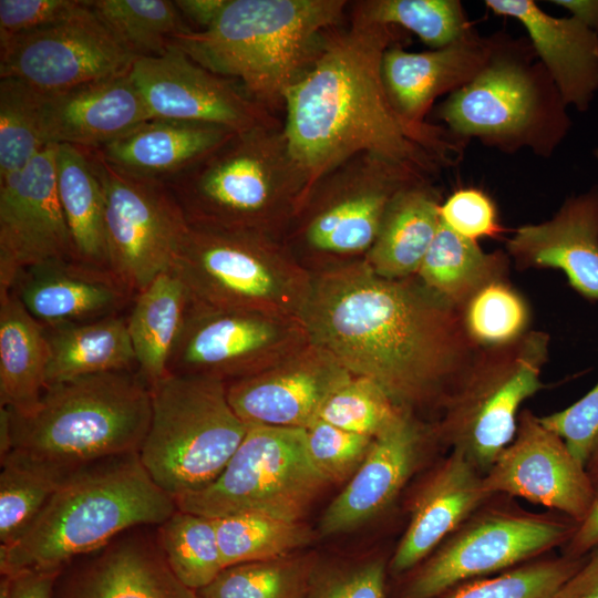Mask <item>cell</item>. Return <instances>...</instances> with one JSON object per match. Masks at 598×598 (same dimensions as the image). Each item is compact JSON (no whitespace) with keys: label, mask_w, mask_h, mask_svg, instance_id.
Masks as SVG:
<instances>
[{"label":"cell","mask_w":598,"mask_h":598,"mask_svg":"<svg viewBox=\"0 0 598 598\" xmlns=\"http://www.w3.org/2000/svg\"><path fill=\"white\" fill-rule=\"evenodd\" d=\"M311 271L301 316L310 341L352 375L374 382L396 408L442 412L481 349L462 310L416 276L384 278L363 258Z\"/></svg>","instance_id":"6da1fadb"},{"label":"cell","mask_w":598,"mask_h":598,"mask_svg":"<svg viewBox=\"0 0 598 598\" xmlns=\"http://www.w3.org/2000/svg\"><path fill=\"white\" fill-rule=\"evenodd\" d=\"M349 19L328 32L317 60L285 97L282 128L306 176L307 194L323 174L357 154L429 175L460 155V142L446 130L409 123L389 100L382 59L398 43V28Z\"/></svg>","instance_id":"7a4b0ae2"},{"label":"cell","mask_w":598,"mask_h":598,"mask_svg":"<svg viewBox=\"0 0 598 598\" xmlns=\"http://www.w3.org/2000/svg\"><path fill=\"white\" fill-rule=\"evenodd\" d=\"M176 509L138 453L96 461L65 476L27 530L0 546L1 575L60 570L131 528L164 523Z\"/></svg>","instance_id":"3957f363"},{"label":"cell","mask_w":598,"mask_h":598,"mask_svg":"<svg viewBox=\"0 0 598 598\" xmlns=\"http://www.w3.org/2000/svg\"><path fill=\"white\" fill-rule=\"evenodd\" d=\"M349 3L229 0L209 29L178 34L173 43L199 65L238 81L276 114L317 60L328 32L342 24Z\"/></svg>","instance_id":"277c9868"},{"label":"cell","mask_w":598,"mask_h":598,"mask_svg":"<svg viewBox=\"0 0 598 598\" xmlns=\"http://www.w3.org/2000/svg\"><path fill=\"white\" fill-rule=\"evenodd\" d=\"M151 414V386L137 370L51 384L30 413L9 410L8 455L65 477L96 461L138 453Z\"/></svg>","instance_id":"5b68a950"},{"label":"cell","mask_w":598,"mask_h":598,"mask_svg":"<svg viewBox=\"0 0 598 598\" xmlns=\"http://www.w3.org/2000/svg\"><path fill=\"white\" fill-rule=\"evenodd\" d=\"M189 226L248 230L282 240L307 179L281 126L236 132L167 185Z\"/></svg>","instance_id":"8992f818"},{"label":"cell","mask_w":598,"mask_h":598,"mask_svg":"<svg viewBox=\"0 0 598 598\" xmlns=\"http://www.w3.org/2000/svg\"><path fill=\"white\" fill-rule=\"evenodd\" d=\"M172 268L194 301L220 309L301 319L312 291V271L256 231L189 226Z\"/></svg>","instance_id":"52a82bcc"},{"label":"cell","mask_w":598,"mask_h":598,"mask_svg":"<svg viewBox=\"0 0 598 598\" xmlns=\"http://www.w3.org/2000/svg\"><path fill=\"white\" fill-rule=\"evenodd\" d=\"M566 109L544 65L499 40L483 71L450 94L437 115L456 141L475 137L503 152L549 156L569 131Z\"/></svg>","instance_id":"ba28073f"},{"label":"cell","mask_w":598,"mask_h":598,"mask_svg":"<svg viewBox=\"0 0 598 598\" xmlns=\"http://www.w3.org/2000/svg\"><path fill=\"white\" fill-rule=\"evenodd\" d=\"M151 391V422L138 454L175 501L217 478L248 425L233 410L221 380L168 373Z\"/></svg>","instance_id":"9c48e42d"},{"label":"cell","mask_w":598,"mask_h":598,"mask_svg":"<svg viewBox=\"0 0 598 598\" xmlns=\"http://www.w3.org/2000/svg\"><path fill=\"white\" fill-rule=\"evenodd\" d=\"M424 177L412 165L357 154L317 179L282 241L310 270L363 258L393 198Z\"/></svg>","instance_id":"30bf717a"},{"label":"cell","mask_w":598,"mask_h":598,"mask_svg":"<svg viewBox=\"0 0 598 598\" xmlns=\"http://www.w3.org/2000/svg\"><path fill=\"white\" fill-rule=\"evenodd\" d=\"M548 351L549 336L542 331L481 347L433 424L436 439L484 475L513 441L522 403L544 386Z\"/></svg>","instance_id":"8fae6325"},{"label":"cell","mask_w":598,"mask_h":598,"mask_svg":"<svg viewBox=\"0 0 598 598\" xmlns=\"http://www.w3.org/2000/svg\"><path fill=\"white\" fill-rule=\"evenodd\" d=\"M327 485L308 457L305 429L248 425L217 478L175 504L209 518L260 513L300 522Z\"/></svg>","instance_id":"7c38bea8"},{"label":"cell","mask_w":598,"mask_h":598,"mask_svg":"<svg viewBox=\"0 0 598 598\" xmlns=\"http://www.w3.org/2000/svg\"><path fill=\"white\" fill-rule=\"evenodd\" d=\"M480 509L421 563L403 598H437L466 580L519 566L566 543L576 528L549 515Z\"/></svg>","instance_id":"4fadbf2b"},{"label":"cell","mask_w":598,"mask_h":598,"mask_svg":"<svg viewBox=\"0 0 598 598\" xmlns=\"http://www.w3.org/2000/svg\"><path fill=\"white\" fill-rule=\"evenodd\" d=\"M105 203L109 269L135 297L168 270L189 225L169 188L127 176L95 148Z\"/></svg>","instance_id":"5bb4252c"},{"label":"cell","mask_w":598,"mask_h":598,"mask_svg":"<svg viewBox=\"0 0 598 598\" xmlns=\"http://www.w3.org/2000/svg\"><path fill=\"white\" fill-rule=\"evenodd\" d=\"M309 342L300 318L220 309L192 299L168 371L227 384L266 371Z\"/></svg>","instance_id":"9a60e30c"},{"label":"cell","mask_w":598,"mask_h":598,"mask_svg":"<svg viewBox=\"0 0 598 598\" xmlns=\"http://www.w3.org/2000/svg\"><path fill=\"white\" fill-rule=\"evenodd\" d=\"M134 60L86 1L62 22L0 39V78L42 94L125 73Z\"/></svg>","instance_id":"2e32d148"},{"label":"cell","mask_w":598,"mask_h":598,"mask_svg":"<svg viewBox=\"0 0 598 598\" xmlns=\"http://www.w3.org/2000/svg\"><path fill=\"white\" fill-rule=\"evenodd\" d=\"M130 75L152 118L206 123L231 132L282 125L238 81L199 65L173 42L159 55L135 59Z\"/></svg>","instance_id":"e0dca14e"},{"label":"cell","mask_w":598,"mask_h":598,"mask_svg":"<svg viewBox=\"0 0 598 598\" xmlns=\"http://www.w3.org/2000/svg\"><path fill=\"white\" fill-rule=\"evenodd\" d=\"M74 259L55 177V144L22 171L0 182V296L24 269Z\"/></svg>","instance_id":"ac0fdd59"},{"label":"cell","mask_w":598,"mask_h":598,"mask_svg":"<svg viewBox=\"0 0 598 598\" xmlns=\"http://www.w3.org/2000/svg\"><path fill=\"white\" fill-rule=\"evenodd\" d=\"M486 492L506 494L558 511L576 525L587 516L595 487L564 441L529 410L518 415L513 441L483 475Z\"/></svg>","instance_id":"d6986e66"},{"label":"cell","mask_w":598,"mask_h":598,"mask_svg":"<svg viewBox=\"0 0 598 598\" xmlns=\"http://www.w3.org/2000/svg\"><path fill=\"white\" fill-rule=\"evenodd\" d=\"M352 374L311 341L258 374L227 383L228 401L247 425L307 429Z\"/></svg>","instance_id":"ffe728a7"},{"label":"cell","mask_w":598,"mask_h":598,"mask_svg":"<svg viewBox=\"0 0 598 598\" xmlns=\"http://www.w3.org/2000/svg\"><path fill=\"white\" fill-rule=\"evenodd\" d=\"M155 527L131 528L66 564L52 598H203L173 574Z\"/></svg>","instance_id":"44dd1931"},{"label":"cell","mask_w":598,"mask_h":598,"mask_svg":"<svg viewBox=\"0 0 598 598\" xmlns=\"http://www.w3.org/2000/svg\"><path fill=\"white\" fill-rule=\"evenodd\" d=\"M432 439H436L433 425L401 410L374 437L360 467L323 512L321 535L348 533L385 511L415 473Z\"/></svg>","instance_id":"7402d4cb"},{"label":"cell","mask_w":598,"mask_h":598,"mask_svg":"<svg viewBox=\"0 0 598 598\" xmlns=\"http://www.w3.org/2000/svg\"><path fill=\"white\" fill-rule=\"evenodd\" d=\"M506 247L518 269H559L578 293L598 300V184L567 198L550 219L518 227Z\"/></svg>","instance_id":"603a6c76"},{"label":"cell","mask_w":598,"mask_h":598,"mask_svg":"<svg viewBox=\"0 0 598 598\" xmlns=\"http://www.w3.org/2000/svg\"><path fill=\"white\" fill-rule=\"evenodd\" d=\"M499 40L471 32L450 45L424 52H409L399 43L391 45L382 59L390 102L409 123L427 124L425 115L433 102L472 82L489 62Z\"/></svg>","instance_id":"cb8c5ba5"},{"label":"cell","mask_w":598,"mask_h":598,"mask_svg":"<svg viewBox=\"0 0 598 598\" xmlns=\"http://www.w3.org/2000/svg\"><path fill=\"white\" fill-rule=\"evenodd\" d=\"M40 94V113L48 144L101 148L152 115L130 71Z\"/></svg>","instance_id":"d4e9b609"},{"label":"cell","mask_w":598,"mask_h":598,"mask_svg":"<svg viewBox=\"0 0 598 598\" xmlns=\"http://www.w3.org/2000/svg\"><path fill=\"white\" fill-rule=\"evenodd\" d=\"M11 291L44 328L120 315L134 299L110 270L76 259L31 266L21 271Z\"/></svg>","instance_id":"484cf974"},{"label":"cell","mask_w":598,"mask_h":598,"mask_svg":"<svg viewBox=\"0 0 598 598\" xmlns=\"http://www.w3.org/2000/svg\"><path fill=\"white\" fill-rule=\"evenodd\" d=\"M489 497L483 475L461 453L451 451L427 475L413 501L391 571L401 574L421 564Z\"/></svg>","instance_id":"4316f807"},{"label":"cell","mask_w":598,"mask_h":598,"mask_svg":"<svg viewBox=\"0 0 598 598\" xmlns=\"http://www.w3.org/2000/svg\"><path fill=\"white\" fill-rule=\"evenodd\" d=\"M485 4L525 28L564 103L586 112L598 92V33L571 16H550L532 0H486Z\"/></svg>","instance_id":"83f0119b"},{"label":"cell","mask_w":598,"mask_h":598,"mask_svg":"<svg viewBox=\"0 0 598 598\" xmlns=\"http://www.w3.org/2000/svg\"><path fill=\"white\" fill-rule=\"evenodd\" d=\"M234 133L213 124L151 118L95 150L116 171L167 186Z\"/></svg>","instance_id":"f1b7e54d"},{"label":"cell","mask_w":598,"mask_h":598,"mask_svg":"<svg viewBox=\"0 0 598 598\" xmlns=\"http://www.w3.org/2000/svg\"><path fill=\"white\" fill-rule=\"evenodd\" d=\"M441 204L430 177L401 190L389 205L374 243L363 257L367 265L389 279L415 276L441 225Z\"/></svg>","instance_id":"f546056e"},{"label":"cell","mask_w":598,"mask_h":598,"mask_svg":"<svg viewBox=\"0 0 598 598\" xmlns=\"http://www.w3.org/2000/svg\"><path fill=\"white\" fill-rule=\"evenodd\" d=\"M192 296L171 267L133 299L126 317L137 371L153 386L169 371V362L185 326Z\"/></svg>","instance_id":"4dcf8cb0"},{"label":"cell","mask_w":598,"mask_h":598,"mask_svg":"<svg viewBox=\"0 0 598 598\" xmlns=\"http://www.w3.org/2000/svg\"><path fill=\"white\" fill-rule=\"evenodd\" d=\"M49 359L45 328L12 291L0 296V406L33 411L47 388Z\"/></svg>","instance_id":"1f68e13d"},{"label":"cell","mask_w":598,"mask_h":598,"mask_svg":"<svg viewBox=\"0 0 598 598\" xmlns=\"http://www.w3.org/2000/svg\"><path fill=\"white\" fill-rule=\"evenodd\" d=\"M55 177L74 259L110 270L104 193L91 148L55 144Z\"/></svg>","instance_id":"d6a6232c"},{"label":"cell","mask_w":598,"mask_h":598,"mask_svg":"<svg viewBox=\"0 0 598 598\" xmlns=\"http://www.w3.org/2000/svg\"><path fill=\"white\" fill-rule=\"evenodd\" d=\"M50 359L47 386L72 379L137 370L135 353L121 315L45 328Z\"/></svg>","instance_id":"836d02e7"},{"label":"cell","mask_w":598,"mask_h":598,"mask_svg":"<svg viewBox=\"0 0 598 598\" xmlns=\"http://www.w3.org/2000/svg\"><path fill=\"white\" fill-rule=\"evenodd\" d=\"M508 258L502 251H483L477 241L460 236L441 221L415 276L442 300L463 311L477 291L504 280Z\"/></svg>","instance_id":"e575fe53"},{"label":"cell","mask_w":598,"mask_h":598,"mask_svg":"<svg viewBox=\"0 0 598 598\" xmlns=\"http://www.w3.org/2000/svg\"><path fill=\"white\" fill-rule=\"evenodd\" d=\"M86 4L135 59L164 53L176 35L192 30L174 1L90 0Z\"/></svg>","instance_id":"d590c367"},{"label":"cell","mask_w":598,"mask_h":598,"mask_svg":"<svg viewBox=\"0 0 598 598\" xmlns=\"http://www.w3.org/2000/svg\"><path fill=\"white\" fill-rule=\"evenodd\" d=\"M224 568L286 557L311 542V532L298 520L260 513L213 518Z\"/></svg>","instance_id":"8d00e7d4"},{"label":"cell","mask_w":598,"mask_h":598,"mask_svg":"<svg viewBox=\"0 0 598 598\" xmlns=\"http://www.w3.org/2000/svg\"><path fill=\"white\" fill-rule=\"evenodd\" d=\"M155 530L167 565L186 587L199 591L224 569L213 518L177 508Z\"/></svg>","instance_id":"74e56055"},{"label":"cell","mask_w":598,"mask_h":598,"mask_svg":"<svg viewBox=\"0 0 598 598\" xmlns=\"http://www.w3.org/2000/svg\"><path fill=\"white\" fill-rule=\"evenodd\" d=\"M318 566L313 554H291L276 559L224 568L198 592L203 598H302Z\"/></svg>","instance_id":"f35d334b"},{"label":"cell","mask_w":598,"mask_h":598,"mask_svg":"<svg viewBox=\"0 0 598 598\" xmlns=\"http://www.w3.org/2000/svg\"><path fill=\"white\" fill-rule=\"evenodd\" d=\"M350 14L402 28L431 49L450 45L472 32L457 0H361L350 4Z\"/></svg>","instance_id":"ab89813d"},{"label":"cell","mask_w":598,"mask_h":598,"mask_svg":"<svg viewBox=\"0 0 598 598\" xmlns=\"http://www.w3.org/2000/svg\"><path fill=\"white\" fill-rule=\"evenodd\" d=\"M48 145L39 92L16 79H1L0 182L22 171Z\"/></svg>","instance_id":"60d3db41"},{"label":"cell","mask_w":598,"mask_h":598,"mask_svg":"<svg viewBox=\"0 0 598 598\" xmlns=\"http://www.w3.org/2000/svg\"><path fill=\"white\" fill-rule=\"evenodd\" d=\"M0 463V543L9 546L32 524L64 477L11 454Z\"/></svg>","instance_id":"b9f144b4"},{"label":"cell","mask_w":598,"mask_h":598,"mask_svg":"<svg viewBox=\"0 0 598 598\" xmlns=\"http://www.w3.org/2000/svg\"><path fill=\"white\" fill-rule=\"evenodd\" d=\"M581 565L578 557L545 558L498 576L461 584L446 598H554Z\"/></svg>","instance_id":"7bdbcfd3"},{"label":"cell","mask_w":598,"mask_h":598,"mask_svg":"<svg viewBox=\"0 0 598 598\" xmlns=\"http://www.w3.org/2000/svg\"><path fill=\"white\" fill-rule=\"evenodd\" d=\"M462 312L465 329L478 347L514 341L526 332L529 320L524 299L504 280L477 291Z\"/></svg>","instance_id":"ee69618b"},{"label":"cell","mask_w":598,"mask_h":598,"mask_svg":"<svg viewBox=\"0 0 598 598\" xmlns=\"http://www.w3.org/2000/svg\"><path fill=\"white\" fill-rule=\"evenodd\" d=\"M400 411L374 382L351 375L329 395L318 420L375 437L393 422Z\"/></svg>","instance_id":"f6af8a7d"},{"label":"cell","mask_w":598,"mask_h":598,"mask_svg":"<svg viewBox=\"0 0 598 598\" xmlns=\"http://www.w3.org/2000/svg\"><path fill=\"white\" fill-rule=\"evenodd\" d=\"M306 430L308 457L330 483L349 481L367 457L374 437L350 432L322 420Z\"/></svg>","instance_id":"bcb514c9"},{"label":"cell","mask_w":598,"mask_h":598,"mask_svg":"<svg viewBox=\"0 0 598 598\" xmlns=\"http://www.w3.org/2000/svg\"><path fill=\"white\" fill-rule=\"evenodd\" d=\"M384 584L382 559L328 568L317 566L302 598H384Z\"/></svg>","instance_id":"7dc6e473"},{"label":"cell","mask_w":598,"mask_h":598,"mask_svg":"<svg viewBox=\"0 0 598 598\" xmlns=\"http://www.w3.org/2000/svg\"><path fill=\"white\" fill-rule=\"evenodd\" d=\"M539 421L558 435L573 456L586 467L598 440V382L570 406L540 416Z\"/></svg>","instance_id":"c3c4849f"},{"label":"cell","mask_w":598,"mask_h":598,"mask_svg":"<svg viewBox=\"0 0 598 598\" xmlns=\"http://www.w3.org/2000/svg\"><path fill=\"white\" fill-rule=\"evenodd\" d=\"M440 218L454 233L474 241L497 237L504 230L493 200L475 188L454 192L441 204Z\"/></svg>","instance_id":"681fc988"},{"label":"cell","mask_w":598,"mask_h":598,"mask_svg":"<svg viewBox=\"0 0 598 598\" xmlns=\"http://www.w3.org/2000/svg\"><path fill=\"white\" fill-rule=\"evenodd\" d=\"M83 4L79 0H0V39L62 22Z\"/></svg>","instance_id":"f907efd6"},{"label":"cell","mask_w":598,"mask_h":598,"mask_svg":"<svg viewBox=\"0 0 598 598\" xmlns=\"http://www.w3.org/2000/svg\"><path fill=\"white\" fill-rule=\"evenodd\" d=\"M554 598H598V547L563 584Z\"/></svg>","instance_id":"816d5d0a"},{"label":"cell","mask_w":598,"mask_h":598,"mask_svg":"<svg viewBox=\"0 0 598 598\" xmlns=\"http://www.w3.org/2000/svg\"><path fill=\"white\" fill-rule=\"evenodd\" d=\"M59 573L22 571L11 576V598H52Z\"/></svg>","instance_id":"f5cc1de1"},{"label":"cell","mask_w":598,"mask_h":598,"mask_svg":"<svg viewBox=\"0 0 598 598\" xmlns=\"http://www.w3.org/2000/svg\"><path fill=\"white\" fill-rule=\"evenodd\" d=\"M598 547V486L595 488L594 501L585 519L576 525L567 545L566 555L579 557Z\"/></svg>","instance_id":"db71d44e"},{"label":"cell","mask_w":598,"mask_h":598,"mask_svg":"<svg viewBox=\"0 0 598 598\" xmlns=\"http://www.w3.org/2000/svg\"><path fill=\"white\" fill-rule=\"evenodd\" d=\"M229 0H176L175 6L185 18L203 31L209 29L220 17Z\"/></svg>","instance_id":"11a10c76"},{"label":"cell","mask_w":598,"mask_h":598,"mask_svg":"<svg viewBox=\"0 0 598 598\" xmlns=\"http://www.w3.org/2000/svg\"><path fill=\"white\" fill-rule=\"evenodd\" d=\"M567 10L571 17L598 33V0H553Z\"/></svg>","instance_id":"9f6ffc18"},{"label":"cell","mask_w":598,"mask_h":598,"mask_svg":"<svg viewBox=\"0 0 598 598\" xmlns=\"http://www.w3.org/2000/svg\"><path fill=\"white\" fill-rule=\"evenodd\" d=\"M588 465L591 468L594 467L596 471H598V440H597L596 445L594 447V451H592V454H591V457L589 460Z\"/></svg>","instance_id":"6f0895ef"},{"label":"cell","mask_w":598,"mask_h":598,"mask_svg":"<svg viewBox=\"0 0 598 598\" xmlns=\"http://www.w3.org/2000/svg\"><path fill=\"white\" fill-rule=\"evenodd\" d=\"M596 154H597V156H598V150H597Z\"/></svg>","instance_id":"680465c9"}]
</instances>
